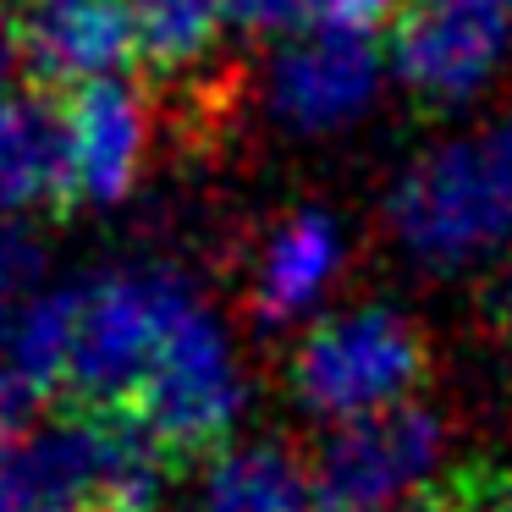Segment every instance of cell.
I'll use <instances>...</instances> for the list:
<instances>
[{
	"mask_svg": "<svg viewBox=\"0 0 512 512\" xmlns=\"http://www.w3.org/2000/svg\"><path fill=\"white\" fill-rule=\"evenodd\" d=\"M17 39L28 67L61 89L116 83L138 61L127 0H17Z\"/></svg>",
	"mask_w": 512,
	"mask_h": 512,
	"instance_id": "cell-8",
	"label": "cell"
},
{
	"mask_svg": "<svg viewBox=\"0 0 512 512\" xmlns=\"http://www.w3.org/2000/svg\"><path fill=\"white\" fill-rule=\"evenodd\" d=\"M424 369L430 347L419 325H408L397 309H358L303 336V347L292 353V386L309 408L353 424L408 408Z\"/></svg>",
	"mask_w": 512,
	"mask_h": 512,
	"instance_id": "cell-3",
	"label": "cell"
},
{
	"mask_svg": "<svg viewBox=\"0 0 512 512\" xmlns=\"http://www.w3.org/2000/svg\"><path fill=\"white\" fill-rule=\"evenodd\" d=\"M127 413H138V419L160 435V446L171 452L177 474L221 452L226 430H232V419H237V375H232L221 331L204 320L199 303H193L177 320V331L166 336L144 391L133 397Z\"/></svg>",
	"mask_w": 512,
	"mask_h": 512,
	"instance_id": "cell-4",
	"label": "cell"
},
{
	"mask_svg": "<svg viewBox=\"0 0 512 512\" xmlns=\"http://www.w3.org/2000/svg\"><path fill=\"white\" fill-rule=\"evenodd\" d=\"M397 0H226V23L243 34H303V28H358L380 34Z\"/></svg>",
	"mask_w": 512,
	"mask_h": 512,
	"instance_id": "cell-14",
	"label": "cell"
},
{
	"mask_svg": "<svg viewBox=\"0 0 512 512\" xmlns=\"http://www.w3.org/2000/svg\"><path fill=\"white\" fill-rule=\"evenodd\" d=\"M138 56L160 72H188L215 50L226 28V0H127Z\"/></svg>",
	"mask_w": 512,
	"mask_h": 512,
	"instance_id": "cell-13",
	"label": "cell"
},
{
	"mask_svg": "<svg viewBox=\"0 0 512 512\" xmlns=\"http://www.w3.org/2000/svg\"><path fill=\"white\" fill-rule=\"evenodd\" d=\"M391 72V50L358 28H303L270 56L265 100L292 133H331L375 105Z\"/></svg>",
	"mask_w": 512,
	"mask_h": 512,
	"instance_id": "cell-6",
	"label": "cell"
},
{
	"mask_svg": "<svg viewBox=\"0 0 512 512\" xmlns=\"http://www.w3.org/2000/svg\"><path fill=\"white\" fill-rule=\"evenodd\" d=\"M0 512H72V507L50 501L45 490L28 479L23 457H17V446H12V468H6V479H0Z\"/></svg>",
	"mask_w": 512,
	"mask_h": 512,
	"instance_id": "cell-18",
	"label": "cell"
},
{
	"mask_svg": "<svg viewBox=\"0 0 512 512\" xmlns=\"http://www.w3.org/2000/svg\"><path fill=\"white\" fill-rule=\"evenodd\" d=\"M512 45V0H402L391 72L419 100L457 105L496 78Z\"/></svg>",
	"mask_w": 512,
	"mask_h": 512,
	"instance_id": "cell-5",
	"label": "cell"
},
{
	"mask_svg": "<svg viewBox=\"0 0 512 512\" xmlns=\"http://www.w3.org/2000/svg\"><path fill=\"white\" fill-rule=\"evenodd\" d=\"M72 204H122L149 155V105L133 83H94L67 105Z\"/></svg>",
	"mask_w": 512,
	"mask_h": 512,
	"instance_id": "cell-9",
	"label": "cell"
},
{
	"mask_svg": "<svg viewBox=\"0 0 512 512\" xmlns=\"http://www.w3.org/2000/svg\"><path fill=\"white\" fill-rule=\"evenodd\" d=\"M17 61H23V39H17V12H6V0H0V94H12L6 83H12Z\"/></svg>",
	"mask_w": 512,
	"mask_h": 512,
	"instance_id": "cell-19",
	"label": "cell"
},
{
	"mask_svg": "<svg viewBox=\"0 0 512 512\" xmlns=\"http://www.w3.org/2000/svg\"><path fill=\"white\" fill-rule=\"evenodd\" d=\"M397 226L419 254L452 259L512 237V127L452 138L397 182Z\"/></svg>",
	"mask_w": 512,
	"mask_h": 512,
	"instance_id": "cell-2",
	"label": "cell"
},
{
	"mask_svg": "<svg viewBox=\"0 0 512 512\" xmlns=\"http://www.w3.org/2000/svg\"><path fill=\"white\" fill-rule=\"evenodd\" d=\"M204 512H320L314 479L276 446L226 457L210 474V507Z\"/></svg>",
	"mask_w": 512,
	"mask_h": 512,
	"instance_id": "cell-12",
	"label": "cell"
},
{
	"mask_svg": "<svg viewBox=\"0 0 512 512\" xmlns=\"http://www.w3.org/2000/svg\"><path fill=\"white\" fill-rule=\"evenodd\" d=\"M34 397H39V386L28 380V369L17 364V353L6 347V331H0V441L6 446H17V430H23Z\"/></svg>",
	"mask_w": 512,
	"mask_h": 512,
	"instance_id": "cell-17",
	"label": "cell"
},
{
	"mask_svg": "<svg viewBox=\"0 0 512 512\" xmlns=\"http://www.w3.org/2000/svg\"><path fill=\"white\" fill-rule=\"evenodd\" d=\"M188 309L193 298L171 270L78 281L56 408H133L166 336Z\"/></svg>",
	"mask_w": 512,
	"mask_h": 512,
	"instance_id": "cell-1",
	"label": "cell"
},
{
	"mask_svg": "<svg viewBox=\"0 0 512 512\" xmlns=\"http://www.w3.org/2000/svg\"><path fill=\"white\" fill-rule=\"evenodd\" d=\"M39 265H45V254H39V237L23 232V226L0 221V331L17 320V298H28V287L39 281Z\"/></svg>",
	"mask_w": 512,
	"mask_h": 512,
	"instance_id": "cell-16",
	"label": "cell"
},
{
	"mask_svg": "<svg viewBox=\"0 0 512 512\" xmlns=\"http://www.w3.org/2000/svg\"><path fill=\"white\" fill-rule=\"evenodd\" d=\"M336 259H342V237L325 215H292L276 237H270L265 259H259L254 281V309L259 320H287L292 309L314 298L331 281Z\"/></svg>",
	"mask_w": 512,
	"mask_h": 512,
	"instance_id": "cell-11",
	"label": "cell"
},
{
	"mask_svg": "<svg viewBox=\"0 0 512 512\" xmlns=\"http://www.w3.org/2000/svg\"><path fill=\"white\" fill-rule=\"evenodd\" d=\"M391 512H512V468L507 463H457L413 485Z\"/></svg>",
	"mask_w": 512,
	"mask_h": 512,
	"instance_id": "cell-15",
	"label": "cell"
},
{
	"mask_svg": "<svg viewBox=\"0 0 512 512\" xmlns=\"http://www.w3.org/2000/svg\"><path fill=\"white\" fill-rule=\"evenodd\" d=\"M435 457V419L408 408L353 419L325 441L314 463V507L320 512H391Z\"/></svg>",
	"mask_w": 512,
	"mask_h": 512,
	"instance_id": "cell-7",
	"label": "cell"
},
{
	"mask_svg": "<svg viewBox=\"0 0 512 512\" xmlns=\"http://www.w3.org/2000/svg\"><path fill=\"white\" fill-rule=\"evenodd\" d=\"M72 204V133L67 105L45 89L0 94V215Z\"/></svg>",
	"mask_w": 512,
	"mask_h": 512,
	"instance_id": "cell-10",
	"label": "cell"
},
{
	"mask_svg": "<svg viewBox=\"0 0 512 512\" xmlns=\"http://www.w3.org/2000/svg\"><path fill=\"white\" fill-rule=\"evenodd\" d=\"M6 468H12V446L0 441V479H6Z\"/></svg>",
	"mask_w": 512,
	"mask_h": 512,
	"instance_id": "cell-20",
	"label": "cell"
}]
</instances>
